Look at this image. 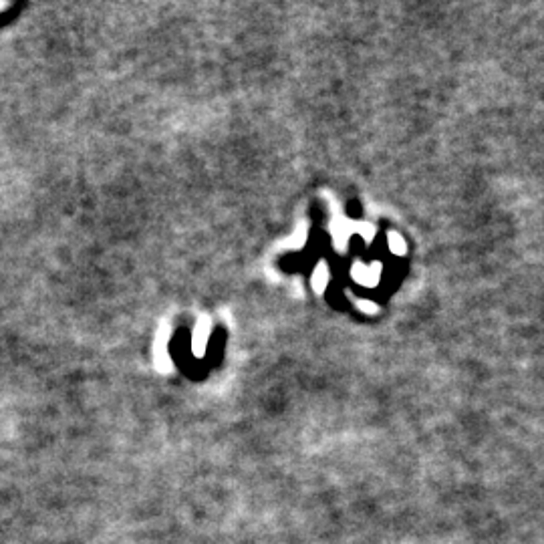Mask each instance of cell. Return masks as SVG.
<instances>
[{"instance_id":"obj_1","label":"cell","mask_w":544,"mask_h":544,"mask_svg":"<svg viewBox=\"0 0 544 544\" xmlns=\"http://www.w3.org/2000/svg\"><path fill=\"white\" fill-rule=\"evenodd\" d=\"M210 335V325L208 320L202 319L198 322L196 331H193V353L196 355H204V349H206V341H208Z\"/></svg>"},{"instance_id":"obj_2","label":"cell","mask_w":544,"mask_h":544,"mask_svg":"<svg viewBox=\"0 0 544 544\" xmlns=\"http://www.w3.org/2000/svg\"><path fill=\"white\" fill-rule=\"evenodd\" d=\"M165 345H168V341L163 339V335H160L158 345H156V365H158L161 371L170 369V359H168V349H165Z\"/></svg>"},{"instance_id":"obj_3","label":"cell","mask_w":544,"mask_h":544,"mask_svg":"<svg viewBox=\"0 0 544 544\" xmlns=\"http://www.w3.org/2000/svg\"><path fill=\"white\" fill-rule=\"evenodd\" d=\"M327 285H329V266L320 262L319 266L315 268V274H313V287L320 292Z\"/></svg>"},{"instance_id":"obj_4","label":"cell","mask_w":544,"mask_h":544,"mask_svg":"<svg viewBox=\"0 0 544 544\" xmlns=\"http://www.w3.org/2000/svg\"><path fill=\"white\" fill-rule=\"evenodd\" d=\"M389 248L395 252V254H403L405 252V242L401 238L397 232H391L389 234Z\"/></svg>"},{"instance_id":"obj_5","label":"cell","mask_w":544,"mask_h":544,"mask_svg":"<svg viewBox=\"0 0 544 544\" xmlns=\"http://www.w3.org/2000/svg\"><path fill=\"white\" fill-rule=\"evenodd\" d=\"M361 304H363L361 308H363V311H367V313H373V311H377V306H373V303H367V301H363V303H361Z\"/></svg>"},{"instance_id":"obj_6","label":"cell","mask_w":544,"mask_h":544,"mask_svg":"<svg viewBox=\"0 0 544 544\" xmlns=\"http://www.w3.org/2000/svg\"><path fill=\"white\" fill-rule=\"evenodd\" d=\"M4 6H6V4H2V2H0V11H2V8H4Z\"/></svg>"}]
</instances>
